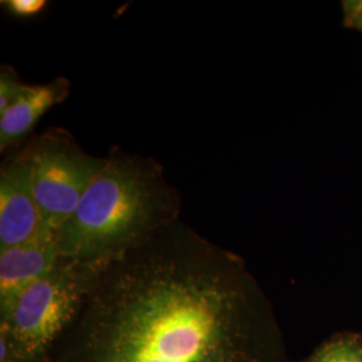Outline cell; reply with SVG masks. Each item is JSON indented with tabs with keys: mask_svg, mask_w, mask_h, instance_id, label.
Here are the masks:
<instances>
[{
	"mask_svg": "<svg viewBox=\"0 0 362 362\" xmlns=\"http://www.w3.org/2000/svg\"><path fill=\"white\" fill-rule=\"evenodd\" d=\"M61 259L58 233H43L26 243L0 250V308L52 272Z\"/></svg>",
	"mask_w": 362,
	"mask_h": 362,
	"instance_id": "cell-6",
	"label": "cell"
},
{
	"mask_svg": "<svg viewBox=\"0 0 362 362\" xmlns=\"http://www.w3.org/2000/svg\"><path fill=\"white\" fill-rule=\"evenodd\" d=\"M100 264L62 258L52 272L0 308V336L16 362H37L77 320Z\"/></svg>",
	"mask_w": 362,
	"mask_h": 362,
	"instance_id": "cell-3",
	"label": "cell"
},
{
	"mask_svg": "<svg viewBox=\"0 0 362 362\" xmlns=\"http://www.w3.org/2000/svg\"><path fill=\"white\" fill-rule=\"evenodd\" d=\"M50 231L34 192L26 151L7 158L0 168V250L30 242Z\"/></svg>",
	"mask_w": 362,
	"mask_h": 362,
	"instance_id": "cell-5",
	"label": "cell"
},
{
	"mask_svg": "<svg viewBox=\"0 0 362 362\" xmlns=\"http://www.w3.org/2000/svg\"><path fill=\"white\" fill-rule=\"evenodd\" d=\"M181 199L153 157L112 149L58 231L61 257L105 266L180 220Z\"/></svg>",
	"mask_w": 362,
	"mask_h": 362,
	"instance_id": "cell-2",
	"label": "cell"
},
{
	"mask_svg": "<svg viewBox=\"0 0 362 362\" xmlns=\"http://www.w3.org/2000/svg\"><path fill=\"white\" fill-rule=\"evenodd\" d=\"M357 18L360 19V23H361L362 26V4L360 6V8H358V13H357Z\"/></svg>",
	"mask_w": 362,
	"mask_h": 362,
	"instance_id": "cell-11",
	"label": "cell"
},
{
	"mask_svg": "<svg viewBox=\"0 0 362 362\" xmlns=\"http://www.w3.org/2000/svg\"><path fill=\"white\" fill-rule=\"evenodd\" d=\"M25 151L43 221L50 231L58 233L104 169L106 157L89 155L64 129L46 130Z\"/></svg>",
	"mask_w": 362,
	"mask_h": 362,
	"instance_id": "cell-4",
	"label": "cell"
},
{
	"mask_svg": "<svg viewBox=\"0 0 362 362\" xmlns=\"http://www.w3.org/2000/svg\"><path fill=\"white\" fill-rule=\"evenodd\" d=\"M27 83H23L16 71L10 66H3L0 71V115L13 106L26 90Z\"/></svg>",
	"mask_w": 362,
	"mask_h": 362,
	"instance_id": "cell-8",
	"label": "cell"
},
{
	"mask_svg": "<svg viewBox=\"0 0 362 362\" xmlns=\"http://www.w3.org/2000/svg\"><path fill=\"white\" fill-rule=\"evenodd\" d=\"M3 4L13 16L31 18L42 13L47 3L45 0H7Z\"/></svg>",
	"mask_w": 362,
	"mask_h": 362,
	"instance_id": "cell-10",
	"label": "cell"
},
{
	"mask_svg": "<svg viewBox=\"0 0 362 362\" xmlns=\"http://www.w3.org/2000/svg\"><path fill=\"white\" fill-rule=\"evenodd\" d=\"M67 78H55L42 85H27L21 98L0 115V151L22 141L52 106L64 103L70 93Z\"/></svg>",
	"mask_w": 362,
	"mask_h": 362,
	"instance_id": "cell-7",
	"label": "cell"
},
{
	"mask_svg": "<svg viewBox=\"0 0 362 362\" xmlns=\"http://www.w3.org/2000/svg\"><path fill=\"white\" fill-rule=\"evenodd\" d=\"M242 263L181 220L101 266L62 362H267Z\"/></svg>",
	"mask_w": 362,
	"mask_h": 362,
	"instance_id": "cell-1",
	"label": "cell"
},
{
	"mask_svg": "<svg viewBox=\"0 0 362 362\" xmlns=\"http://www.w3.org/2000/svg\"><path fill=\"white\" fill-rule=\"evenodd\" d=\"M311 362H362L361 346L350 341H338L320 350Z\"/></svg>",
	"mask_w": 362,
	"mask_h": 362,
	"instance_id": "cell-9",
	"label": "cell"
}]
</instances>
